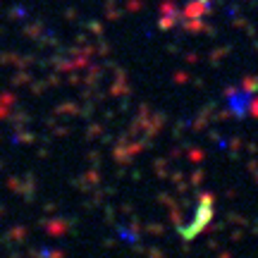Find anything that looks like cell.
<instances>
[{
    "mask_svg": "<svg viewBox=\"0 0 258 258\" xmlns=\"http://www.w3.org/2000/svg\"><path fill=\"white\" fill-rule=\"evenodd\" d=\"M251 101H253V86L251 84H244L241 89H232L227 93V105L237 115H246L251 110Z\"/></svg>",
    "mask_w": 258,
    "mask_h": 258,
    "instance_id": "obj_1",
    "label": "cell"
}]
</instances>
